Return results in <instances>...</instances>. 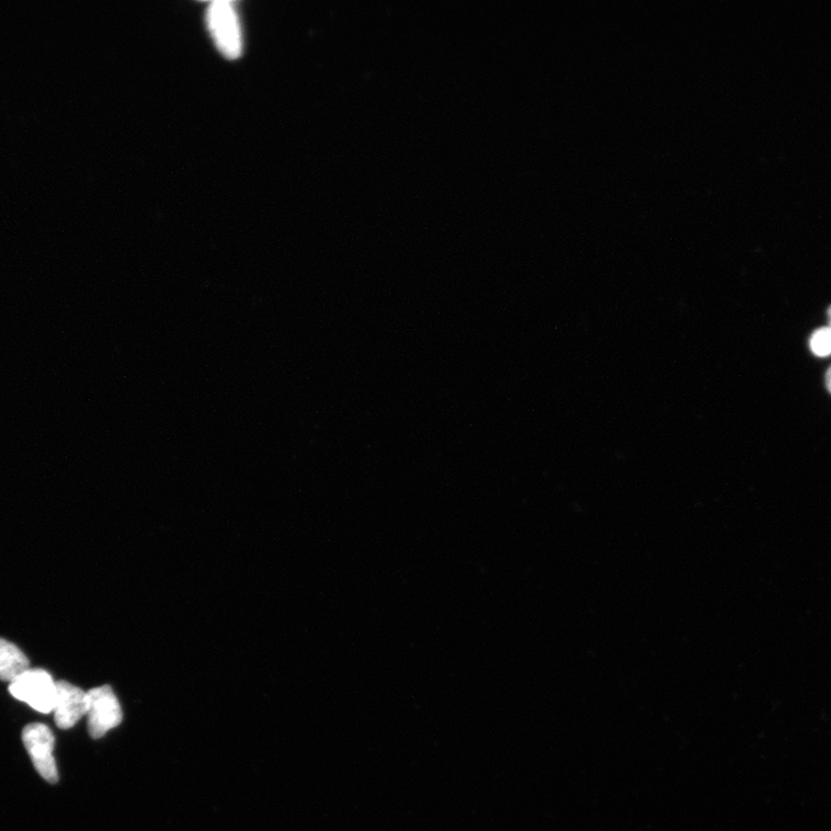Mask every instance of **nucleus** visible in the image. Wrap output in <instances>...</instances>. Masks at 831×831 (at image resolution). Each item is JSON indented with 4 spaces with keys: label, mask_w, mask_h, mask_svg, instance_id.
<instances>
[{
    "label": "nucleus",
    "mask_w": 831,
    "mask_h": 831,
    "mask_svg": "<svg viewBox=\"0 0 831 831\" xmlns=\"http://www.w3.org/2000/svg\"><path fill=\"white\" fill-rule=\"evenodd\" d=\"M27 670V656L14 644L0 638V681L12 683Z\"/></svg>",
    "instance_id": "423d86ee"
},
{
    "label": "nucleus",
    "mask_w": 831,
    "mask_h": 831,
    "mask_svg": "<svg viewBox=\"0 0 831 831\" xmlns=\"http://www.w3.org/2000/svg\"><path fill=\"white\" fill-rule=\"evenodd\" d=\"M828 320H829V326L831 327V306L828 310Z\"/></svg>",
    "instance_id": "1a4fd4ad"
},
{
    "label": "nucleus",
    "mask_w": 831,
    "mask_h": 831,
    "mask_svg": "<svg viewBox=\"0 0 831 831\" xmlns=\"http://www.w3.org/2000/svg\"><path fill=\"white\" fill-rule=\"evenodd\" d=\"M826 385L828 390L831 392V367L828 369L826 375Z\"/></svg>",
    "instance_id": "6e6552de"
},
{
    "label": "nucleus",
    "mask_w": 831,
    "mask_h": 831,
    "mask_svg": "<svg viewBox=\"0 0 831 831\" xmlns=\"http://www.w3.org/2000/svg\"><path fill=\"white\" fill-rule=\"evenodd\" d=\"M23 741L39 776L56 784L59 778L54 756L56 739L50 728L42 724L29 725L23 730Z\"/></svg>",
    "instance_id": "7ed1b4c3"
},
{
    "label": "nucleus",
    "mask_w": 831,
    "mask_h": 831,
    "mask_svg": "<svg viewBox=\"0 0 831 831\" xmlns=\"http://www.w3.org/2000/svg\"><path fill=\"white\" fill-rule=\"evenodd\" d=\"M87 716H89V731L94 739L104 737L122 724V707L111 686H100L89 692Z\"/></svg>",
    "instance_id": "20e7f679"
},
{
    "label": "nucleus",
    "mask_w": 831,
    "mask_h": 831,
    "mask_svg": "<svg viewBox=\"0 0 831 831\" xmlns=\"http://www.w3.org/2000/svg\"><path fill=\"white\" fill-rule=\"evenodd\" d=\"M812 353L818 357H828L831 355V327H822L816 331L809 341Z\"/></svg>",
    "instance_id": "0eeeda50"
},
{
    "label": "nucleus",
    "mask_w": 831,
    "mask_h": 831,
    "mask_svg": "<svg viewBox=\"0 0 831 831\" xmlns=\"http://www.w3.org/2000/svg\"><path fill=\"white\" fill-rule=\"evenodd\" d=\"M13 697L42 714L54 712L57 684L52 674L42 669H30L10 683Z\"/></svg>",
    "instance_id": "f257e3e1"
},
{
    "label": "nucleus",
    "mask_w": 831,
    "mask_h": 831,
    "mask_svg": "<svg viewBox=\"0 0 831 831\" xmlns=\"http://www.w3.org/2000/svg\"><path fill=\"white\" fill-rule=\"evenodd\" d=\"M57 694L54 707L56 725L61 730L73 728L89 713V692L68 683L56 682Z\"/></svg>",
    "instance_id": "39448f33"
},
{
    "label": "nucleus",
    "mask_w": 831,
    "mask_h": 831,
    "mask_svg": "<svg viewBox=\"0 0 831 831\" xmlns=\"http://www.w3.org/2000/svg\"><path fill=\"white\" fill-rule=\"evenodd\" d=\"M208 27L224 56L235 59L242 54L243 43L236 9L230 2H214L207 12Z\"/></svg>",
    "instance_id": "f03ea898"
}]
</instances>
